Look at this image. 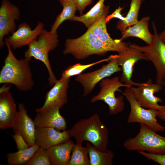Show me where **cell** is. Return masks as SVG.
I'll use <instances>...</instances> for the list:
<instances>
[{
  "label": "cell",
  "mask_w": 165,
  "mask_h": 165,
  "mask_svg": "<svg viewBox=\"0 0 165 165\" xmlns=\"http://www.w3.org/2000/svg\"><path fill=\"white\" fill-rule=\"evenodd\" d=\"M67 131L71 137L75 139L76 144H82L84 141H87L98 150H108V130L97 114L79 120Z\"/></svg>",
  "instance_id": "cell-1"
},
{
  "label": "cell",
  "mask_w": 165,
  "mask_h": 165,
  "mask_svg": "<svg viewBox=\"0 0 165 165\" xmlns=\"http://www.w3.org/2000/svg\"><path fill=\"white\" fill-rule=\"evenodd\" d=\"M8 54L0 72V83L12 84L19 90L27 91L33 87L34 82L29 61L25 58L18 60L14 55L10 46L5 43Z\"/></svg>",
  "instance_id": "cell-2"
},
{
  "label": "cell",
  "mask_w": 165,
  "mask_h": 165,
  "mask_svg": "<svg viewBox=\"0 0 165 165\" xmlns=\"http://www.w3.org/2000/svg\"><path fill=\"white\" fill-rule=\"evenodd\" d=\"M64 46V54H71L77 60L93 55H104L109 51L118 52L116 48L102 42L90 29L79 38L67 39Z\"/></svg>",
  "instance_id": "cell-3"
},
{
  "label": "cell",
  "mask_w": 165,
  "mask_h": 165,
  "mask_svg": "<svg viewBox=\"0 0 165 165\" xmlns=\"http://www.w3.org/2000/svg\"><path fill=\"white\" fill-rule=\"evenodd\" d=\"M58 35L43 29L38 37L28 45L25 52V58L29 61L32 57L42 61L46 66L49 74V85H53L57 80L51 69L48 57L49 53L58 46Z\"/></svg>",
  "instance_id": "cell-4"
},
{
  "label": "cell",
  "mask_w": 165,
  "mask_h": 165,
  "mask_svg": "<svg viewBox=\"0 0 165 165\" xmlns=\"http://www.w3.org/2000/svg\"><path fill=\"white\" fill-rule=\"evenodd\" d=\"M146 125L140 124L138 134L134 137L126 139L123 146L130 151H147L155 154H165V137Z\"/></svg>",
  "instance_id": "cell-5"
},
{
  "label": "cell",
  "mask_w": 165,
  "mask_h": 165,
  "mask_svg": "<svg viewBox=\"0 0 165 165\" xmlns=\"http://www.w3.org/2000/svg\"><path fill=\"white\" fill-rule=\"evenodd\" d=\"M100 86V91L91 98V102L103 101L108 106L109 113L111 115H115L122 112L124 108V97L122 95L116 97L115 92L117 91L121 92L119 89L121 87L130 86L121 82L120 78L116 76L111 79H103L101 81Z\"/></svg>",
  "instance_id": "cell-6"
},
{
  "label": "cell",
  "mask_w": 165,
  "mask_h": 165,
  "mask_svg": "<svg viewBox=\"0 0 165 165\" xmlns=\"http://www.w3.org/2000/svg\"><path fill=\"white\" fill-rule=\"evenodd\" d=\"M152 24L154 34L149 44L146 46H140L133 44H129V46L144 53L148 61L152 62L156 72V83L163 86L165 75V43L160 38L154 22Z\"/></svg>",
  "instance_id": "cell-7"
},
{
  "label": "cell",
  "mask_w": 165,
  "mask_h": 165,
  "mask_svg": "<svg viewBox=\"0 0 165 165\" xmlns=\"http://www.w3.org/2000/svg\"><path fill=\"white\" fill-rule=\"evenodd\" d=\"M123 94L129 103L130 107L127 119L128 123H138L144 124L156 132L165 130V127L159 123L156 119L159 110L142 107L135 99L130 87H126Z\"/></svg>",
  "instance_id": "cell-8"
},
{
  "label": "cell",
  "mask_w": 165,
  "mask_h": 165,
  "mask_svg": "<svg viewBox=\"0 0 165 165\" xmlns=\"http://www.w3.org/2000/svg\"><path fill=\"white\" fill-rule=\"evenodd\" d=\"M117 56V55L116 57L100 68L91 72L80 74L75 78V80L80 83L83 87V97L90 94L100 81L116 72L122 71L121 67L118 63Z\"/></svg>",
  "instance_id": "cell-9"
},
{
  "label": "cell",
  "mask_w": 165,
  "mask_h": 165,
  "mask_svg": "<svg viewBox=\"0 0 165 165\" xmlns=\"http://www.w3.org/2000/svg\"><path fill=\"white\" fill-rule=\"evenodd\" d=\"M162 87L157 83H153L152 79H149L138 86H132L130 88L135 99L142 107L160 111L164 105H159V103L162 102V100L154 94L161 91Z\"/></svg>",
  "instance_id": "cell-10"
},
{
  "label": "cell",
  "mask_w": 165,
  "mask_h": 165,
  "mask_svg": "<svg viewBox=\"0 0 165 165\" xmlns=\"http://www.w3.org/2000/svg\"><path fill=\"white\" fill-rule=\"evenodd\" d=\"M130 47L128 50L118 53L117 57L118 64L122 69L120 79L121 82L130 87L133 86H138L142 83L134 82L131 79L134 67L138 61L148 60L144 53L135 48Z\"/></svg>",
  "instance_id": "cell-11"
},
{
  "label": "cell",
  "mask_w": 165,
  "mask_h": 165,
  "mask_svg": "<svg viewBox=\"0 0 165 165\" xmlns=\"http://www.w3.org/2000/svg\"><path fill=\"white\" fill-rule=\"evenodd\" d=\"M20 11L19 8L9 0H2L0 7V47L5 42V36L12 34L16 30V20H19Z\"/></svg>",
  "instance_id": "cell-12"
},
{
  "label": "cell",
  "mask_w": 165,
  "mask_h": 165,
  "mask_svg": "<svg viewBox=\"0 0 165 165\" xmlns=\"http://www.w3.org/2000/svg\"><path fill=\"white\" fill-rule=\"evenodd\" d=\"M11 86L4 85L0 90V129L12 128L18 114L14 98L9 91Z\"/></svg>",
  "instance_id": "cell-13"
},
{
  "label": "cell",
  "mask_w": 165,
  "mask_h": 165,
  "mask_svg": "<svg viewBox=\"0 0 165 165\" xmlns=\"http://www.w3.org/2000/svg\"><path fill=\"white\" fill-rule=\"evenodd\" d=\"M44 26L43 23L39 21L32 30L28 23L20 24L17 29L5 39V42L9 44L13 49L28 45L38 36L44 29Z\"/></svg>",
  "instance_id": "cell-14"
},
{
  "label": "cell",
  "mask_w": 165,
  "mask_h": 165,
  "mask_svg": "<svg viewBox=\"0 0 165 165\" xmlns=\"http://www.w3.org/2000/svg\"><path fill=\"white\" fill-rule=\"evenodd\" d=\"M71 78L57 80L46 94L43 106L36 110L37 113L44 112L54 106L61 108L68 101L67 91Z\"/></svg>",
  "instance_id": "cell-15"
},
{
  "label": "cell",
  "mask_w": 165,
  "mask_h": 165,
  "mask_svg": "<svg viewBox=\"0 0 165 165\" xmlns=\"http://www.w3.org/2000/svg\"><path fill=\"white\" fill-rule=\"evenodd\" d=\"M27 112L24 105L19 104L18 116L12 128L14 134L21 136L31 146L35 143L36 126L34 121L29 116Z\"/></svg>",
  "instance_id": "cell-16"
},
{
  "label": "cell",
  "mask_w": 165,
  "mask_h": 165,
  "mask_svg": "<svg viewBox=\"0 0 165 165\" xmlns=\"http://www.w3.org/2000/svg\"><path fill=\"white\" fill-rule=\"evenodd\" d=\"M70 138L67 130L61 131L52 127H36L35 143L46 150L65 142Z\"/></svg>",
  "instance_id": "cell-17"
},
{
  "label": "cell",
  "mask_w": 165,
  "mask_h": 165,
  "mask_svg": "<svg viewBox=\"0 0 165 165\" xmlns=\"http://www.w3.org/2000/svg\"><path fill=\"white\" fill-rule=\"evenodd\" d=\"M109 10V6H106L102 15L88 29L90 30L102 42L116 48L118 53L126 51L130 49L129 44L120 39L113 40L107 32L106 19Z\"/></svg>",
  "instance_id": "cell-18"
},
{
  "label": "cell",
  "mask_w": 165,
  "mask_h": 165,
  "mask_svg": "<svg viewBox=\"0 0 165 165\" xmlns=\"http://www.w3.org/2000/svg\"><path fill=\"white\" fill-rule=\"evenodd\" d=\"M60 109L57 106H54L37 113L34 120L36 127H52L59 131L66 130V121L60 114Z\"/></svg>",
  "instance_id": "cell-19"
},
{
  "label": "cell",
  "mask_w": 165,
  "mask_h": 165,
  "mask_svg": "<svg viewBox=\"0 0 165 165\" xmlns=\"http://www.w3.org/2000/svg\"><path fill=\"white\" fill-rule=\"evenodd\" d=\"M74 144L69 139L46 150L51 165H68Z\"/></svg>",
  "instance_id": "cell-20"
},
{
  "label": "cell",
  "mask_w": 165,
  "mask_h": 165,
  "mask_svg": "<svg viewBox=\"0 0 165 165\" xmlns=\"http://www.w3.org/2000/svg\"><path fill=\"white\" fill-rule=\"evenodd\" d=\"M150 17L148 16L143 17L133 25L128 28L121 32L122 40L129 37H136L149 44L152 39L153 35L150 32L148 28Z\"/></svg>",
  "instance_id": "cell-21"
},
{
  "label": "cell",
  "mask_w": 165,
  "mask_h": 165,
  "mask_svg": "<svg viewBox=\"0 0 165 165\" xmlns=\"http://www.w3.org/2000/svg\"><path fill=\"white\" fill-rule=\"evenodd\" d=\"M105 0H99L86 13L80 16H75L70 20L83 23L89 29L101 16L106 6L104 4Z\"/></svg>",
  "instance_id": "cell-22"
},
{
  "label": "cell",
  "mask_w": 165,
  "mask_h": 165,
  "mask_svg": "<svg viewBox=\"0 0 165 165\" xmlns=\"http://www.w3.org/2000/svg\"><path fill=\"white\" fill-rule=\"evenodd\" d=\"M90 165H112L114 154L111 150L102 152L98 150L88 142L86 143Z\"/></svg>",
  "instance_id": "cell-23"
},
{
  "label": "cell",
  "mask_w": 165,
  "mask_h": 165,
  "mask_svg": "<svg viewBox=\"0 0 165 165\" xmlns=\"http://www.w3.org/2000/svg\"><path fill=\"white\" fill-rule=\"evenodd\" d=\"M40 147L36 143L28 148L7 154L8 164L9 165H26Z\"/></svg>",
  "instance_id": "cell-24"
},
{
  "label": "cell",
  "mask_w": 165,
  "mask_h": 165,
  "mask_svg": "<svg viewBox=\"0 0 165 165\" xmlns=\"http://www.w3.org/2000/svg\"><path fill=\"white\" fill-rule=\"evenodd\" d=\"M142 1V0H131L130 9L125 19L119 20L116 26V28L121 32L138 21V15Z\"/></svg>",
  "instance_id": "cell-25"
},
{
  "label": "cell",
  "mask_w": 165,
  "mask_h": 165,
  "mask_svg": "<svg viewBox=\"0 0 165 165\" xmlns=\"http://www.w3.org/2000/svg\"><path fill=\"white\" fill-rule=\"evenodd\" d=\"M68 165H90L87 148L74 144Z\"/></svg>",
  "instance_id": "cell-26"
},
{
  "label": "cell",
  "mask_w": 165,
  "mask_h": 165,
  "mask_svg": "<svg viewBox=\"0 0 165 165\" xmlns=\"http://www.w3.org/2000/svg\"><path fill=\"white\" fill-rule=\"evenodd\" d=\"M62 5L63 10L56 18L50 31L53 33H57V29L64 21L68 20H70L75 16V13L77 10L75 5L73 2H67Z\"/></svg>",
  "instance_id": "cell-27"
},
{
  "label": "cell",
  "mask_w": 165,
  "mask_h": 165,
  "mask_svg": "<svg viewBox=\"0 0 165 165\" xmlns=\"http://www.w3.org/2000/svg\"><path fill=\"white\" fill-rule=\"evenodd\" d=\"M116 55H111L108 57L91 63L82 64L80 63L68 66L62 72L60 80H63L71 77L78 75L87 68L102 62L110 61L116 57Z\"/></svg>",
  "instance_id": "cell-28"
},
{
  "label": "cell",
  "mask_w": 165,
  "mask_h": 165,
  "mask_svg": "<svg viewBox=\"0 0 165 165\" xmlns=\"http://www.w3.org/2000/svg\"><path fill=\"white\" fill-rule=\"evenodd\" d=\"M27 165H51L46 150L40 147Z\"/></svg>",
  "instance_id": "cell-29"
},
{
  "label": "cell",
  "mask_w": 165,
  "mask_h": 165,
  "mask_svg": "<svg viewBox=\"0 0 165 165\" xmlns=\"http://www.w3.org/2000/svg\"><path fill=\"white\" fill-rule=\"evenodd\" d=\"M138 152L149 160H152L161 165H165V154H152L142 151Z\"/></svg>",
  "instance_id": "cell-30"
},
{
  "label": "cell",
  "mask_w": 165,
  "mask_h": 165,
  "mask_svg": "<svg viewBox=\"0 0 165 165\" xmlns=\"http://www.w3.org/2000/svg\"><path fill=\"white\" fill-rule=\"evenodd\" d=\"M12 137L15 141L18 150L26 149L30 146L19 134H15L12 135Z\"/></svg>",
  "instance_id": "cell-31"
},
{
  "label": "cell",
  "mask_w": 165,
  "mask_h": 165,
  "mask_svg": "<svg viewBox=\"0 0 165 165\" xmlns=\"http://www.w3.org/2000/svg\"><path fill=\"white\" fill-rule=\"evenodd\" d=\"M92 0H75L74 3L75 5L77 10L79 11L81 15L86 7L89 5L92 2Z\"/></svg>",
  "instance_id": "cell-32"
},
{
  "label": "cell",
  "mask_w": 165,
  "mask_h": 165,
  "mask_svg": "<svg viewBox=\"0 0 165 165\" xmlns=\"http://www.w3.org/2000/svg\"><path fill=\"white\" fill-rule=\"evenodd\" d=\"M123 8L124 7H122L119 6L112 13L107 16L106 19V23H107L111 19L114 18H117L120 20H124L125 17H123L121 13V11Z\"/></svg>",
  "instance_id": "cell-33"
},
{
  "label": "cell",
  "mask_w": 165,
  "mask_h": 165,
  "mask_svg": "<svg viewBox=\"0 0 165 165\" xmlns=\"http://www.w3.org/2000/svg\"><path fill=\"white\" fill-rule=\"evenodd\" d=\"M157 117L162 120H165V105L161 110L159 111Z\"/></svg>",
  "instance_id": "cell-34"
},
{
  "label": "cell",
  "mask_w": 165,
  "mask_h": 165,
  "mask_svg": "<svg viewBox=\"0 0 165 165\" xmlns=\"http://www.w3.org/2000/svg\"><path fill=\"white\" fill-rule=\"evenodd\" d=\"M159 35L161 39L165 43V30Z\"/></svg>",
  "instance_id": "cell-35"
},
{
  "label": "cell",
  "mask_w": 165,
  "mask_h": 165,
  "mask_svg": "<svg viewBox=\"0 0 165 165\" xmlns=\"http://www.w3.org/2000/svg\"><path fill=\"white\" fill-rule=\"evenodd\" d=\"M61 4L67 2H73L74 3L75 0H58Z\"/></svg>",
  "instance_id": "cell-36"
},
{
  "label": "cell",
  "mask_w": 165,
  "mask_h": 165,
  "mask_svg": "<svg viewBox=\"0 0 165 165\" xmlns=\"http://www.w3.org/2000/svg\"><path fill=\"white\" fill-rule=\"evenodd\" d=\"M163 86H165V75L164 78L163 83Z\"/></svg>",
  "instance_id": "cell-37"
},
{
  "label": "cell",
  "mask_w": 165,
  "mask_h": 165,
  "mask_svg": "<svg viewBox=\"0 0 165 165\" xmlns=\"http://www.w3.org/2000/svg\"><path fill=\"white\" fill-rule=\"evenodd\" d=\"M145 0H142V1H144Z\"/></svg>",
  "instance_id": "cell-38"
},
{
  "label": "cell",
  "mask_w": 165,
  "mask_h": 165,
  "mask_svg": "<svg viewBox=\"0 0 165 165\" xmlns=\"http://www.w3.org/2000/svg\"></svg>",
  "instance_id": "cell-39"
}]
</instances>
